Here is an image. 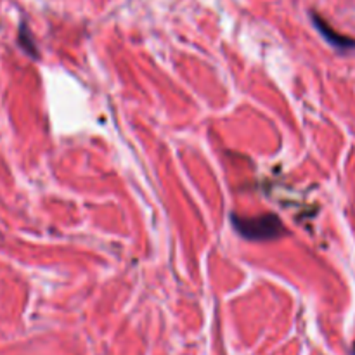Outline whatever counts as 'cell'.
Returning a JSON list of instances; mask_svg holds the SVG:
<instances>
[{
	"mask_svg": "<svg viewBox=\"0 0 355 355\" xmlns=\"http://www.w3.org/2000/svg\"><path fill=\"white\" fill-rule=\"evenodd\" d=\"M232 225L243 238L250 241H270L286 234L283 222L277 215H262V217L241 218L238 215H232Z\"/></svg>",
	"mask_w": 355,
	"mask_h": 355,
	"instance_id": "cell-1",
	"label": "cell"
},
{
	"mask_svg": "<svg viewBox=\"0 0 355 355\" xmlns=\"http://www.w3.org/2000/svg\"><path fill=\"white\" fill-rule=\"evenodd\" d=\"M19 44H21V47L24 49V52H26V54H30V55H37L35 54V52H37V47H35V44L33 42H31V37L30 35H28V28L24 26H21V31H19Z\"/></svg>",
	"mask_w": 355,
	"mask_h": 355,
	"instance_id": "cell-3",
	"label": "cell"
},
{
	"mask_svg": "<svg viewBox=\"0 0 355 355\" xmlns=\"http://www.w3.org/2000/svg\"><path fill=\"white\" fill-rule=\"evenodd\" d=\"M354 355H355V343H354Z\"/></svg>",
	"mask_w": 355,
	"mask_h": 355,
	"instance_id": "cell-4",
	"label": "cell"
},
{
	"mask_svg": "<svg viewBox=\"0 0 355 355\" xmlns=\"http://www.w3.org/2000/svg\"><path fill=\"white\" fill-rule=\"evenodd\" d=\"M312 23H314V26L318 28L319 33L322 35V38H324L328 44H331L335 49H338V51H352V49H355L354 38L345 37V35L333 30V28L329 26L321 16H319V14L312 12Z\"/></svg>",
	"mask_w": 355,
	"mask_h": 355,
	"instance_id": "cell-2",
	"label": "cell"
}]
</instances>
